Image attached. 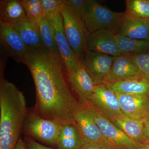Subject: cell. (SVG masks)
I'll return each mask as SVG.
<instances>
[{
  "label": "cell",
  "mask_w": 149,
  "mask_h": 149,
  "mask_svg": "<svg viewBox=\"0 0 149 149\" xmlns=\"http://www.w3.org/2000/svg\"><path fill=\"white\" fill-rule=\"evenodd\" d=\"M24 64L29 69L35 84L34 111L61 125L75 123L74 116L81 104L70 89L61 59L44 46L30 48L24 56Z\"/></svg>",
  "instance_id": "1"
},
{
  "label": "cell",
  "mask_w": 149,
  "mask_h": 149,
  "mask_svg": "<svg viewBox=\"0 0 149 149\" xmlns=\"http://www.w3.org/2000/svg\"><path fill=\"white\" fill-rule=\"evenodd\" d=\"M28 111L24 94L16 85L0 79V149H15Z\"/></svg>",
  "instance_id": "2"
},
{
  "label": "cell",
  "mask_w": 149,
  "mask_h": 149,
  "mask_svg": "<svg viewBox=\"0 0 149 149\" xmlns=\"http://www.w3.org/2000/svg\"><path fill=\"white\" fill-rule=\"evenodd\" d=\"M124 12L117 13L102 6L95 0H87L80 16L88 34L102 29L118 31Z\"/></svg>",
  "instance_id": "3"
},
{
  "label": "cell",
  "mask_w": 149,
  "mask_h": 149,
  "mask_svg": "<svg viewBox=\"0 0 149 149\" xmlns=\"http://www.w3.org/2000/svg\"><path fill=\"white\" fill-rule=\"evenodd\" d=\"M63 27L70 45L80 59L87 52L86 39L88 34L84 27L80 13L63 0L61 8Z\"/></svg>",
  "instance_id": "4"
},
{
  "label": "cell",
  "mask_w": 149,
  "mask_h": 149,
  "mask_svg": "<svg viewBox=\"0 0 149 149\" xmlns=\"http://www.w3.org/2000/svg\"><path fill=\"white\" fill-rule=\"evenodd\" d=\"M61 125L41 117L35 111H28L23 127L24 133L48 145L57 148Z\"/></svg>",
  "instance_id": "5"
},
{
  "label": "cell",
  "mask_w": 149,
  "mask_h": 149,
  "mask_svg": "<svg viewBox=\"0 0 149 149\" xmlns=\"http://www.w3.org/2000/svg\"><path fill=\"white\" fill-rule=\"evenodd\" d=\"M89 107L93 118L112 149H140L141 144L127 136L93 107Z\"/></svg>",
  "instance_id": "6"
},
{
  "label": "cell",
  "mask_w": 149,
  "mask_h": 149,
  "mask_svg": "<svg viewBox=\"0 0 149 149\" xmlns=\"http://www.w3.org/2000/svg\"><path fill=\"white\" fill-rule=\"evenodd\" d=\"M47 18L52 28L66 73L74 72L82 62L74 53L67 38L61 12L48 17Z\"/></svg>",
  "instance_id": "7"
},
{
  "label": "cell",
  "mask_w": 149,
  "mask_h": 149,
  "mask_svg": "<svg viewBox=\"0 0 149 149\" xmlns=\"http://www.w3.org/2000/svg\"><path fill=\"white\" fill-rule=\"evenodd\" d=\"M87 104L109 120L125 115L115 93L106 85L95 86Z\"/></svg>",
  "instance_id": "8"
},
{
  "label": "cell",
  "mask_w": 149,
  "mask_h": 149,
  "mask_svg": "<svg viewBox=\"0 0 149 149\" xmlns=\"http://www.w3.org/2000/svg\"><path fill=\"white\" fill-rule=\"evenodd\" d=\"M115 56L87 51L81 60L95 85H106Z\"/></svg>",
  "instance_id": "9"
},
{
  "label": "cell",
  "mask_w": 149,
  "mask_h": 149,
  "mask_svg": "<svg viewBox=\"0 0 149 149\" xmlns=\"http://www.w3.org/2000/svg\"><path fill=\"white\" fill-rule=\"evenodd\" d=\"M0 43L1 48L8 56L19 63L24 64L25 54L28 50L15 28L11 24L0 21Z\"/></svg>",
  "instance_id": "10"
},
{
  "label": "cell",
  "mask_w": 149,
  "mask_h": 149,
  "mask_svg": "<svg viewBox=\"0 0 149 149\" xmlns=\"http://www.w3.org/2000/svg\"><path fill=\"white\" fill-rule=\"evenodd\" d=\"M74 121L85 144L97 143L112 149L96 123L87 105L81 104L75 115Z\"/></svg>",
  "instance_id": "11"
},
{
  "label": "cell",
  "mask_w": 149,
  "mask_h": 149,
  "mask_svg": "<svg viewBox=\"0 0 149 149\" xmlns=\"http://www.w3.org/2000/svg\"><path fill=\"white\" fill-rule=\"evenodd\" d=\"M115 93L123 114L142 122L149 119V96Z\"/></svg>",
  "instance_id": "12"
},
{
  "label": "cell",
  "mask_w": 149,
  "mask_h": 149,
  "mask_svg": "<svg viewBox=\"0 0 149 149\" xmlns=\"http://www.w3.org/2000/svg\"><path fill=\"white\" fill-rule=\"evenodd\" d=\"M86 45L87 51L113 56L121 55L116 41L115 35L109 29H100L89 33L86 37Z\"/></svg>",
  "instance_id": "13"
},
{
  "label": "cell",
  "mask_w": 149,
  "mask_h": 149,
  "mask_svg": "<svg viewBox=\"0 0 149 149\" xmlns=\"http://www.w3.org/2000/svg\"><path fill=\"white\" fill-rule=\"evenodd\" d=\"M142 77L139 67L132 60L125 56H117L114 57L107 84Z\"/></svg>",
  "instance_id": "14"
},
{
  "label": "cell",
  "mask_w": 149,
  "mask_h": 149,
  "mask_svg": "<svg viewBox=\"0 0 149 149\" xmlns=\"http://www.w3.org/2000/svg\"><path fill=\"white\" fill-rule=\"evenodd\" d=\"M66 75L70 87L78 96L79 103L82 105L87 104L96 85L85 70L83 63L75 71L66 73Z\"/></svg>",
  "instance_id": "15"
},
{
  "label": "cell",
  "mask_w": 149,
  "mask_h": 149,
  "mask_svg": "<svg viewBox=\"0 0 149 149\" xmlns=\"http://www.w3.org/2000/svg\"><path fill=\"white\" fill-rule=\"evenodd\" d=\"M117 34L130 39L148 41L149 37L148 19L137 18L124 12Z\"/></svg>",
  "instance_id": "16"
},
{
  "label": "cell",
  "mask_w": 149,
  "mask_h": 149,
  "mask_svg": "<svg viewBox=\"0 0 149 149\" xmlns=\"http://www.w3.org/2000/svg\"><path fill=\"white\" fill-rule=\"evenodd\" d=\"M27 18L21 0L0 1V21L14 26Z\"/></svg>",
  "instance_id": "17"
},
{
  "label": "cell",
  "mask_w": 149,
  "mask_h": 149,
  "mask_svg": "<svg viewBox=\"0 0 149 149\" xmlns=\"http://www.w3.org/2000/svg\"><path fill=\"white\" fill-rule=\"evenodd\" d=\"M85 143L75 123L61 125L57 141L59 149H80Z\"/></svg>",
  "instance_id": "18"
},
{
  "label": "cell",
  "mask_w": 149,
  "mask_h": 149,
  "mask_svg": "<svg viewBox=\"0 0 149 149\" xmlns=\"http://www.w3.org/2000/svg\"><path fill=\"white\" fill-rule=\"evenodd\" d=\"M109 120L137 143L142 144L148 142L144 134L145 122L134 120L125 115Z\"/></svg>",
  "instance_id": "19"
},
{
  "label": "cell",
  "mask_w": 149,
  "mask_h": 149,
  "mask_svg": "<svg viewBox=\"0 0 149 149\" xmlns=\"http://www.w3.org/2000/svg\"><path fill=\"white\" fill-rule=\"evenodd\" d=\"M106 85L114 93L149 96V81L144 77L110 83Z\"/></svg>",
  "instance_id": "20"
},
{
  "label": "cell",
  "mask_w": 149,
  "mask_h": 149,
  "mask_svg": "<svg viewBox=\"0 0 149 149\" xmlns=\"http://www.w3.org/2000/svg\"><path fill=\"white\" fill-rule=\"evenodd\" d=\"M13 27L29 47L38 48L44 46L38 24L27 17Z\"/></svg>",
  "instance_id": "21"
},
{
  "label": "cell",
  "mask_w": 149,
  "mask_h": 149,
  "mask_svg": "<svg viewBox=\"0 0 149 149\" xmlns=\"http://www.w3.org/2000/svg\"><path fill=\"white\" fill-rule=\"evenodd\" d=\"M115 40L121 55L128 58L149 52V42L146 40L130 39L119 34Z\"/></svg>",
  "instance_id": "22"
},
{
  "label": "cell",
  "mask_w": 149,
  "mask_h": 149,
  "mask_svg": "<svg viewBox=\"0 0 149 149\" xmlns=\"http://www.w3.org/2000/svg\"><path fill=\"white\" fill-rule=\"evenodd\" d=\"M43 45L52 53L61 59V55L56 42L54 35L50 22L47 17H44L38 23Z\"/></svg>",
  "instance_id": "23"
},
{
  "label": "cell",
  "mask_w": 149,
  "mask_h": 149,
  "mask_svg": "<svg viewBox=\"0 0 149 149\" xmlns=\"http://www.w3.org/2000/svg\"><path fill=\"white\" fill-rule=\"evenodd\" d=\"M127 14L142 19H149V0H126Z\"/></svg>",
  "instance_id": "24"
},
{
  "label": "cell",
  "mask_w": 149,
  "mask_h": 149,
  "mask_svg": "<svg viewBox=\"0 0 149 149\" xmlns=\"http://www.w3.org/2000/svg\"><path fill=\"white\" fill-rule=\"evenodd\" d=\"M27 18L38 24L45 17L40 0H21Z\"/></svg>",
  "instance_id": "25"
},
{
  "label": "cell",
  "mask_w": 149,
  "mask_h": 149,
  "mask_svg": "<svg viewBox=\"0 0 149 149\" xmlns=\"http://www.w3.org/2000/svg\"><path fill=\"white\" fill-rule=\"evenodd\" d=\"M63 0H40L41 6L46 17L60 12Z\"/></svg>",
  "instance_id": "26"
},
{
  "label": "cell",
  "mask_w": 149,
  "mask_h": 149,
  "mask_svg": "<svg viewBox=\"0 0 149 149\" xmlns=\"http://www.w3.org/2000/svg\"><path fill=\"white\" fill-rule=\"evenodd\" d=\"M129 58L139 67L143 77L149 81V52Z\"/></svg>",
  "instance_id": "27"
},
{
  "label": "cell",
  "mask_w": 149,
  "mask_h": 149,
  "mask_svg": "<svg viewBox=\"0 0 149 149\" xmlns=\"http://www.w3.org/2000/svg\"><path fill=\"white\" fill-rule=\"evenodd\" d=\"M24 141L27 149H59L58 148L56 149L52 148L43 146L30 138H25Z\"/></svg>",
  "instance_id": "28"
},
{
  "label": "cell",
  "mask_w": 149,
  "mask_h": 149,
  "mask_svg": "<svg viewBox=\"0 0 149 149\" xmlns=\"http://www.w3.org/2000/svg\"><path fill=\"white\" fill-rule=\"evenodd\" d=\"M86 1L87 0H66V1L80 14L84 8Z\"/></svg>",
  "instance_id": "29"
},
{
  "label": "cell",
  "mask_w": 149,
  "mask_h": 149,
  "mask_svg": "<svg viewBox=\"0 0 149 149\" xmlns=\"http://www.w3.org/2000/svg\"><path fill=\"white\" fill-rule=\"evenodd\" d=\"M80 149H110L101 144L97 143H89L85 144Z\"/></svg>",
  "instance_id": "30"
},
{
  "label": "cell",
  "mask_w": 149,
  "mask_h": 149,
  "mask_svg": "<svg viewBox=\"0 0 149 149\" xmlns=\"http://www.w3.org/2000/svg\"><path fill=\"white\" fill-rule=\"evenodd\" d=\"M144 134L148 142H149V119L144 123Z\"/></svg>",
  "instance_id": "31"
},
{
  "label": "cell",
  "mask_w": 149,
  "mask_h": 149,
  "mask_svg": "<svg viewBox=\"0 0 149 149\" xmlns=\"http://www.w3.org/2000/svg\"><path fill=\"white\" fill-rule=\"evenodd\" d=\"M15 149H27L25 142L21 138L19 140Z\"/></svg>",
  "instance_id": "32"
},
{
  "label": "cell",
  "mask_w": 149,
  "mask_h": 149,
  "mask_svg": "<svg viewBox=\"0 0 149 149\" xmlns=\"http://www.w3.org/2000/svg\"><path fill=\"white\" fill-rule=\"evenodd\" d=\"M140 149H149V142L141 144Z\"/></svg>",
  "instance_id": "33"
},
{
  "label": "cell",
  "mask_w": 149,
  "mask_h": 149,
  "mask_svg": "<svg viewBox=\"0 0 149 149\" xmlns=\"http://www.w3.org/2000/svg\"><path fill=\"white\" fill-rule=\"evenodd\" d=\"M148 27H149V37H148V41L149 42V19H148Z\"/></svg>",
  "instance_id": "34"
},
{
  "label": "cell",
  "mask_w": 149,
  "mask_h": 149,
  "mask_svg": "<svg viewBox=\"0 0 149 149\" xmlns=\"http://www.w3.org/2000/svg\"></svg>",
  "instance_id": "35"
}]
</instances>
